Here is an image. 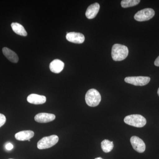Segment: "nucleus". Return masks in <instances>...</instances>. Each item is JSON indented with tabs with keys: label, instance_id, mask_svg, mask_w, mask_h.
<instances>
[{
	"label": "nucleus",
	"instance_id": "nucleus-1",
	"mask_svg": "<svg viewBox=\"0 0 159 159\" xmlns=\"http://www.w3.org/2000/svg\"><path fill=\"white\" fill-rule=\"evenodd\" d=\"M129 50L127 47L119 44H115L111 50V56L115 61H121L128 56Z\"/></svg>",
	"mask_w": 159,
	"mask_h": 159
},
{
	"label": "nucleus",
	"instance_id": "nucleus-21",
	"mask_svg": "<svg viewBox=\"0 0 159 159\" xmlns=\"http://www.w3.org/2000/svg\"><path fill=\"white\" fill-rule=\"evenodd\" d=\"M95 159H102V158H101V157H98V158H96Z\"/></svg>",
	"mask_w": 159,
	"mask_h": 159
},
{
	"label": "nucleus",
	"instance_id": "nucleus-22",
	"mask_svg": "<svg viewBox=\"0 0 159 159\" xmlns=\"http://www.w3.org/2000/svg\"><path fill=\"white\" fill-rule=\"evenodd\" d=\"M157 93L158 95V96H159V88L158 89Z\"/></svg>",
	"mask_w": 159,
	"mask_h": 159
},
{
	"label": "nucleus",
	"instance_id": "nucleus-23",
	"mask_svg": "<svg viewBox=\"0 0 159 159\" xmlns=\"http://www.w3.org/2000/svg\"><path fill=\"white\" fill-rule=\"evenodd\" d=\"M28 141H29V142H30V140H28Z\"/></svg>",
	"mask_w": 159,
	"mask_h": 159
},
{
	"label": "nucleus",
	"instance_id": "nucleus-16",
	"mask_svg": "<svg viewBox=\"0 0 159 159\" xmlns=\"http://www.w3.org/2000/svg\"><path fill=\"white\" fill-rule=\"evenodd\" d=\"M101 148L104 152H110L114 148L113 142L108 140H104L101 142Z\"/></svg>",
	"mask_w": 159,
	"mask_h": 159
},
{
	"label": "nucleus",
	"instance_id": "nucleus-11",
	"mask_svg": "<svg viewBox=\"0 0 159 159\" xmlns=\"http://www.w3.org/2000/svg\"><path fill=\"white\" fill-rule=\"evenodd\" d=\"M46 100L47 99L45 96L36 94H30L27 97L28 102L36 105L43 104L46 102Z\"/></svg>",
	"mask_w": 159,
	"mask_h": 159
},
{
	"label": "nucleus",
	"instance_id": "nucleus-24",
	"mask_svg": "<svg viewBox=\"0 0 159 159\" xmlns=\"http://www.w3.org/2000/svg\"></svg>",
	"mask_w": 159,
	"mask_h": 159
},
{
	"label": "nucleus",
	"instance_id": "nucleus-15",
	"mask_svg": "<svg viewBox=\"0 0 159 159\" xmlns=\"http://www.w3.org/2000/svg\"><path fill=\"white\" fill-rule=\"evenodd\" d=\"M11 27L12 30L16 34L23 36H26L28 34L24 27L19 23H11Z\"/></svg>",
	"mask_w": 159,
	"mask_h": 159
},
{
	"label": "nucleus",
	"instance_id": "nucleus-9",
	"mask_svg": "<svg viewBox=\"0 0 159 159\" xmlns=\"http://www.w3.org/2000/svg\"><path fill=\"white\" fill-rule=\"evenodd\" d=\"M55 118L56 117L54 114L40 113L35 116L34 120L39 123H47L53 121L55 119Z\"/></svg>",
	"mask_w": 159,
	"mask_h": 159
},
{
	"label": "nucleus",
	"instance_id": "nucleus-14",
	"mask_svg": "<svg viewBox=\"0 0 159 159\" xmlns=\"http://www.w3.org/2000/svg\"><path fill=\"white\" fill-rule=\"evenodd\" d=\"M2 52L6 58L11 62L17 63L18 61L19 57L17 54L10 49L7 48H4L2 49Z\"/></svg>",
	"mask_w": 159,
	"mask_h": 159
},
{
	"label": "nucleus",
	"instance_id": "nucleus-7",
	"mask_svg": "<svg viewBox=\"0 0 159 159\" xmlns=\"http://www.w3.org/2000/svg\"><path fill=\"white\" fill-rule=\"evenodd\" d=\"M130 142L133 148L139 153H142L145 150V145L144 141L139 137L133 136L131 138Z\"/></svg>",
	"mask_w": 159,
	"mask_h": 159
},
{
	"label": "nucleus",
	"instance_id": "nucleus-13",
	"mask_svg": "<svg viewBox=\"0 0 159 159\" xmlns=\"http://www.w3.org/2000/svg\"><path fill=\"white\" fill-rule=\"evenodd\" d=\"M34 136V132L33 131L28 130L21 131L17 133L15 137L18 141H24L30 140Z\"/></svg>",
	"mask_w": 159,
	"mask_h": 159
},
{
	"label": "nucleus",
	"instance_id": "nucleus-2",
	"mask_svg": "<svg viewBox=\"0 0 159 159\" xmlns=\"http://www.w3.org/2000/svg\"><path fill=\"white\" fill-rule=\"evenodd\" d=\"M87 104L91 107H95L99 105L101 100V95L95 89L89 90L85 95Z\"/></svg>",
	"mask_w": 159,
	"mask_h": 159
},
{
	"label": "nucleus",
	"instance_id": "nucleus-5",
	"mask_svg": "<svg viewBox=\"0 0 159 159\" xmlns=\"http://www.w3.org/2000/svg\"><path fill=\"white\" fill-rule=\"evenodd\" d=\"M155 11L151 8L142 9L135 14L134 19L138 21L142 22L148 20L154 16Z\"/></svg>",
	"mask_w": 159,
	"mask_h": 159
},
{
	"label": "nucleus",
	"instance_id": "nucleus-6",
	"mask_svg": "<svg viewBox=\"0 0 159 159\" xmlns=\"http://www.w3.org/2000/svg\"><path fill=\"white\" fill-rule=\"evenodd\" d=\"M125 81L128 84L135 86H144L148 84L150 80V78L148 77H129L125 78Z\"/></svg>",
	"mask_w": 159,
	"mask_h": 159
},
{
	"label": "nucleus",
	"instance_id": "nucleus-20",
	"mask_svg": "<svg viewBox=\"0 0 159 159\" xmlns=\"http://www.w3.org/2000/svg\"><path fill=\"white\" fill-rule=\"evenodd\" d=\"M154 65L157 66H159V56L157 57V59L155 61Z\"/></svg>",
	"mask_w": 159,
	"mask_h": 159
},
{
	"label": "nucleus",
	"instance_id": "nucleus-4",
	"mask_svg": "<svg viewBox=\"0 0 159 159\" xmlns=\"http://www.w3.org/2000/svg\"><path fill=\"white\" fill-rule=\"evenodd\" d=\"M58 140L59 138L55 135L44 137L38 142L37 148L39 149L51 148L57 144Z\"/></svg>",
	"mask_w": 159,
	"mask_h": 159
},
{
	"label": "nucleus",
	"instance_id": "nucleus-10",
	"mask_svg": "<svg viewBox=\"0 0 159 159\" xmlns=\"http://www.w3.org/2000/svg\"><path fill=\"white\" fill-rule=\"evenodd\" d=\"M100 8L99 3H95L92 4L87 8L86 11L85 15L89 19H93L98 14Z\"/></svg>",
	"mask_w": 159,
	"mask_h": 159
},
{
	"label": "nucleus",
	"instance_id": "nucleus-8",
	"mask_svg": "<svg viewBox=\"0 0 159 159\" xmlns=\"http://www.w3.org/2000/svg\"><path fill=\"white\" fill-rule=\"evenodd\" d=\"M66 39L70 42L76 44L82 43L85 40V37L84 34L75 32L67 33L66 35Z\"/></svg>",
	"mask_w": 159,
	"mask_h": 159
},
{
	"label": "nucleus",
	"instance_id": "nucleus-12",
	"mask_svg": "<svg viewBox=\"0 0 159 159\" xmlns=\"http://www.w3.org/2000/svg\"><path fill=\"white\" fill-rule=\"evenodd\" d=\"M64 65V63L60 60L55 59L50 63V69L53 73L59 74L63 70Z\"/></svg>",
	"mask_w": 159,
	"mask_h": 159
},
{
	"label": "nucleus",
	"instance_id": "nucleus-18",
	"mask_svg": "<svg viewBox=\"0 0 159 159\" xmlns=\"http://www.w3.org/2000/svg\"><path fill=\"white\" fill-rule=\"evenodd\" d=\"M6 121V117L3 114L0 113V127L5 124Z\"/></svg>",
	"mask_w": 159,
	"mask_h": 159
},
{
	"label": "nucleus",
	"instance_id": "nucleus-17",
	"mask_svg": "<svg viewBox=\"0 0 159 159\" xmlns=\"http://www.w3.org/2000/svg\"><path fill=\"white\" fill-rule=\"evenodd\" d=\"M140 2V0H122L121 5L122 8H129L136 6Z\"/></svg>",
	"mask_w": 159,
	"mask_h": 159
},
{
	"label": "nucleus",
	"instance_id": "nucleus-19",
	"mask_svg": "<svg viewBox=\"0 0 159 159\" xmlns=\"http://www.w3.org/2000/svg\"><path fill=\"white\" fill-rule=\"evenodd\" d=\"M13 145L11 143H8L6 144V148L7 150H11L13 149Z\"/></svg>",
	"mask_w": 159,
	"mask_h": 159
},
{
	"label": "nucleus",
	"instance_id": "nucleus-3",
	"mask_svg": "<svg viewBox=\"0 0 159 159\" xmlns=\"http://www.w3.org/2000/svg\"><path fill=\"white\" fill-rule=\"evenodd\" d=\"M126 124L136 127H142L146 124V120L140 115H131L127 116L124 119Z\"/></svg>",
	"mask_w": 159,
	"mask_h": 159
}]
</instances>
